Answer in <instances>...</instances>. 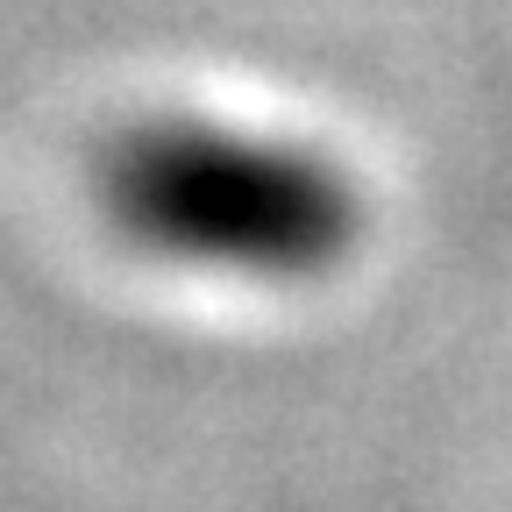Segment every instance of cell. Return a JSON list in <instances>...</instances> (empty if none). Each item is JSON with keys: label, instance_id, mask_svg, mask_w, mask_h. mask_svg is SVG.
Listing matches in <instances>:
<instances>
[{"label": "cell", "instance_id": "6da1fadb", "mask_svg": "<svg viewBox=\"0 0 512 512\" xmlns=\"http://www.w3.org/2000/svg\"><path fill=\"white\" fill-rule=\"evenodd\" d=\"M107 214L185 264L306 271L342 228V185L299 150L228 128H143L107 157Z\"/></svg>", "mask_w": 512, "mask_h": 512}]
</instances>
